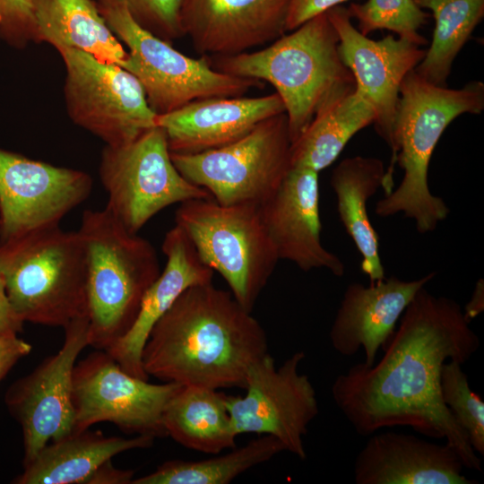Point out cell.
I'll use <instances>...</instances> for the list:
<instances>
[{"label":"cell","mask_w":484,"mask_h":484,"mask_svg":"<svg viewBox=\"0 0 484 484\" xmlns=\"http://www.w3.org/2000/svg\"><path fill=\"white\" fill-rule=\"evenodd\" d=\"M480 345L461 306L423 287L402 315L380 360L372 366L357 363L338 375L333 400L360 436L411 427L422 436L445 439L465 468L480 471V456L440 393L443 365L464 364Z\"/></svg>","instance_id":"6da1fadb"},{"label":"cell","mask_w":484,"mask_h":484,"mask_svg":"<svg viewBox=\"0 0 484 484\" xmlns=\"http://www.w3.org/2000/svg\"><path fill=\"white\" fill-rule=\"evenodd\" d=\"M268 354L265 331L230 291L212 282L186 289L153 325L142 362L148 376L181 385L245 388Z\"/></svg>","instance_id":"7a4b0ae2"},{"label":"cell","mask_w":484,"mask_h":484,"mask_svg":"<svg viewBox=\"0 0 484 484\" xmlns=\"http://www.w3.org/2000/svg\"><path fill=\"white\" fill-rule=\"evenodd\" d=\"M484 109V83L471 81L461 89L428 82L414 70L403 78L393 126V157L385 184L393 185L394 163L403 169L400 185L376 203L379 217L402 213L425 234L435 230L450 210L428 186V167L433 151L446 127L462 114Z\"/></svg>","instance_id":"3957f363"},{"label":"cell","mask_w":484,"mask_h":484,"mask_svg":"<svg viewBox=\"0 0 484 484\" xmlns=\"http://www.w3.org/2000/svg\"><path fill=\"white\" fill-rule=\"evenodd\" d=\"M338 46L325 12L260 50L219 56L214 68L272 84L283 102L293 143L320 108L356 89Z\"/></svg>","instance_id":"277c9868"},{"label":"cell","mask_w":484,"mask_h":484,"mask_svg":"<svg viewBox=\"0 0 484 484\" xmlns=\"http://www.w3.org/2000/svg\"><path fill=\"white\" fill-rule=\"evenodd\" d=\"M78 232L87 259L88 343L106 350L134 324L161 272L158 254L106 208L84 211Z\"/></svg>","instance_id":"5b68a950"},{"label":"cell","mask_w":484,"mask_h":484,"mask_svg":"<svg viewBox=\"0 0 484 484\" xmlns=\"http://www.w3.org/2000/svg\"><path fill=\"white\" fill-rule=\"evenodd\" d=\"M0 276L23 323L64 328L87 316V259L78 230L58 225L0 242Z\"/></svg>","instance_id":"8992f818"},{"label":"cell","mask_w":484,"mask_h":484,"mask_svg":"<svg viewBox=\"0 0 484 484\" xmlns=\"http://www.w3.org/2000/svg\"><path fill=\"white\" fill-rule=\"evenodd\" d=\"M175 222L202 262L222 276L235 299L251 312L280 260L259 206L191 199L180 203Z\"/></svg>","instance_id":"52a82bcc"},{"label":"cell","mask_w":484,"mask_h":484,"mask_svg":"<svg viewBox=\"0 0 484 484\" xmlns=\"http://www.w3.org/2000/svg\"><path fill=\"white\" fill-rule=\"evenodd\" d=\"M97 6L113 33L128 48L121 67L139 81L157 115L170 113L197 99L244 96L261 85L258 80L216 70L205 56L193 58L179 52L171 43L142 28L122 5Z\"/></svg>","instance_id":"ba28073f"},{"label":"cell","mask_w":484,"mask_h":484,"mask_svg":"<svg viewBox=\"0 0 484 484\" xmlns=\"http://www.w3.org/2000/svg\"><path fill=\"white\" fill-rule=\"evenodd\" d=\"M179 173L221 205H260L291 169V141L284 113L258 124L225 146L198 153L170 152Z\"/></svg>","instance_id":"9c48e42d"},{"label":"cell","mask_w":484,"mask_h":484,"mask_svg":"<svg viewBox=\"0 0 484 484\" xmlns=\"http://www.w3.org/2000/svg\"><path fill=\"white\" fill-rule=\"evenodd\" d=\"M99 178L108 194L106 209L131 233L158 212L191 199H212L175 167L164 130L156 125L134 141L105 145Z\"/></svg>","instance_id":"30bf717a"},{"label":"cell","mask_w":484,"mask_h":484,"mask_svg":"<svg viewBox=\"0 0 484 484\" xmlns=\"http://www.w3.org/2000/svg\"><path fill=\"white\" fill-rule=\"evenodd\" d=\"M65 67V99L72 121L108 146H119L157 125L139 81L113 63L74 48L58 50Z\"/></svg>","instance_id":"8fae6325"},{"label":"cell","mask_w":484,"mask_h":484,"mask_svg":"<svg viewBox=\"0 0 484 484\" xmlns=\"http://www.w3.org/2000/svg\"><path fill=\"white\" fill-rule=\"evenodd\" d=\"M181 386L134 376L106 350H98L76 363L73 371V431L110 422L128 434L165 437L164 411Z\"/></svg>","instance_id":"7c38bea8"},{"label":"cell","mask_w":484,"mask_h":484,"mask_svg":"<svg viewBox=\"0 0 484 484\" xmlns=\"http://www.w3.org/2000/svg\"><path fill=\"white\" fill-rule=\"evenodd\" d=\"M306 355L294 352L279 367L268 353L249 370L243 396L227 397V408L237 436L270 435L286 451L307 457L303 437L319 412L316 392L298 367Z\"/></svg>","instance_id":"4fadbf2b"},{"label":"cell","mask_w":484,"mask_h":484,"mask_svg":"<svg viewBox=\"0 0 484 484\" xmlns=\"http://www.w3.org/2000/svg\"><path fill=\"white\" fill-rule=\"evenodd\" d=\"M88 316L71 321L59 350L46 358L30 374L16 380L5 393V404L22 430L23 465L49 442L74 430L73 371L88 343Z\"/></svg>","instance_id":"5bb4252c"},{"label":"cell","mask_w":484,"mask_h":484,"mask_svg":"<svg viewBox=\"0 0 484 484\" xmlns=\"http://www.w3.org/2000/svg\"><path fill=\"white\" fill-rule=\"evenodd\" d=\"M91 189L84 171L0 149V242L58 226Z\"/></svg>","instance_id":"9a60e30c"},{"label":"cell","mask_w":484,"mask_h":484,"mask_svg":"<svg viewBox=\"0 0 484 484\" xmlns=\"http://www.w3.org/2000/svg\"><path fill=\"white\" fill-rule=\"evenodd\" d=\"M326 13L337 32L339 54L353 75L356 90L375 110V129L392 149L401 83L423 60L427 50L393 35L379 40L367 38L354 27L348 8L341 5Z\"/></svg>","instance_id":"2e32d148"},{"label":"cell","mask_w":484,"mask_h":484,"mask_svg":"<svg viewBox=\"0 0 484 484\" xmlns=\"http://www.w3.org/2000/svg\"><path fill=\"white\" fill-rule=\"evenodd\" d=\"M259 211L280 260L290 261L304 272L326 269L337 277L343 276L345 264L321 241L318 172L291 167Z\"/></svg>","instance_id":"e0dca14e"},{"label":"cell","mask_w":484,"mask_h":484,"mask_svg":"<svg viewBox=\"0 0 484 484\" xmlns=\"http://www.w3.org/2000/svg\"><path fill=\"white\" fill-rule=\"evenodd\" d=\"M291 0H184L185 35L196 51L230 56L272 42L287 32Z\"/></svg>","instance_id":"ac0fdd59"},{"label":"cell","mask_w":484,"mask_h":484,"mask_svg":"<svg viewBox=\"0 0 484 484\" xmlns=\"http://www.w3.org/2000/svg\"><path fill=\"white\" fill-rule=\"evenodd\" d=\"M436 274L431 272L412 281L385 277L367 286L359 282L349 284L329 333L334 350L350 357L362 349L363 362L372 366L378 350L390 340L407 306Z\"/></svg>","instance_id":"d6986e66"},{"label":"cell","mask_w":484,"mask_h":484,"mask_svg":"<svg viewBox=\"0 0 484 484\" xmlns=\"http://www.w3.org/2000/svg\"><path fill=\"white\" fill-rule=\"evenodd\" d=\"M284 112L276 92L252 98H209L158 115L156 124L164 130L170 152L193 154L234 143L264 120Z\"/></svg>","instance_id":"ffe728a7"},{"label":"cell","mask_w":484,"mask_h":484,"mask_svg":"<svg viewBox=\"0 0 484 484\" xmlns=\"http://www.w3.org/2000/svg\"><path fill=\"white\" fill-rule=\"evenodd\" d=\"M354 462L356 484H474L455 449L414 435L375 432Z\"/></svg>","instance_id":"44dd1931"},{"label":"cell","mask_w":484,"mask_h":484,"mask_svg":"<svg viewBox=\"0 0 484 484\" xmlns=\"http://www.w3.org/2000/svg\"><path fill=\"white\" fill-rule=\"evenodd\" d=\"M166 265L144 295L139 314L129 331L106 351L125 372L148 380L142 354L156 322L189 287L212 282L214 272L200 259L186 232L177 225L162 242Z\"/></svg>","instance_id":"7402d4cb"},{"label":"cell","mask_w":484,"mask_h":484,"mask_svg":"<svg viewBox=\"0 0 484 484\" xmlns=\"http://www.w3.org/2000/svg\"><path fill=\"white\" fill-rule=\"evenodd\" d=\"M154 438H132L99 431H73L46 445L13 480L16 484H85L89 477L115 455L152 445Z\"/></svg>","instance_id":"603a6c76"},{"label":"cell","mask_w":484,"mask_h":484,"mask_svg":"<svg viewBox=\"0 0 484 484\" xmlns=\"http://www.w3.org/2000/svg\"><path fill=\"white\" fill-rule=\"evenodd\" d=\"M385 172L382 160L354 156L342 160L330 179L340 220L362 257L361 270L370 283L385 278L378 235L367 213V202L383 187Z\"/></svg>","instance_id":"cb8c5ba5"},{"label":"cell","mask_w":484,"mask_h":484,"mask_svg":"<svg viewBox=\"0 0 484 484\" xmlns=\"http://www.w3.org/2000/svg\"><path fill=\"white\" fill-rule=\"evenodd\" d=\"M35 41L74 48L121 66L127 52L93 0H31Z\"/></svg>","instance_id":"d4e9b609"},{"label":"cell","mask_w":484,"mask_h":484,"mask_svg":"<svg viewBox=\"0 0 484 484\" xmlns=\"http://www.w3.org/2000/svg\"><path fill=\"white\" fill-rule=\"evenodd\" d=\"M227 397L215 389L182 385L164 411L167 436L202 453L233 449L238 436L227 408Z\"/></svg>","instance_id":"484cf974"},{"label":"cell","mask_w":484,"mask_h":484,"mask_svg":"<svg viewBox=\"0 0 484 484\" xmlns=\"http://www.w3.org/2000/svg\"><path fill=\"white\" fill-rule=\"evenodd\" d=\"M371 104L356 89L320 108L291 143V167L311 169L319 173L333 164L349 141L374 123Z\"/></svg>","instance_id":"4316f807"},{"label":"cell","mask_w":484,"mask_h":484,"mask_svg":"<svg viewBox=\"0 0 484 484\" xmlns=\"http://www.w3.org/2000/svg\"><path fill=\"white\" fill-rule=\"evenodd\" d=\"M435 19L429 48L414 71L423 79L445 87L453 63L484 17V0H413Z\"/></svg>","instance_id":"83f0119b"},{"label":"cell","mask_w":484,"mask_h":484,"mask_svg":"<svg viewBox=\"0 0 484 484\" xmlns=\"http://www.w3.org/2000/svg\"><path fill=\"white\" fill-rule=\"evenodd\" d=\"M286 451L276 437L263 435L239 448L200 461L171 460L131 484H229L247 470Z\"/></svg>","instance_id":"f1b7e54d"},{"label":"cell","mask_w":484,"mask_h":484,"mask_svg":"<svg viewBox=\"0 0 484 484\" xmlns=\"http://www.w3.org/2000/svg\"><path fill=\"white\" fill-rule=\"evenodd\" d=\"M348 11L358 22V30L363 35L388 30L416 45L428 43L419 30L427 23L429 15L413 0H367L363 4H351Z\"/></svg>","instance_id":"f546056e"},{"label":"cell","mask_w":484,"mask_h":484,"mask_svg":"<svg viewBox=\"0 0 484 484\" xmlns=\"http://www.w3.org/2000/svg\"><path fill=\"white\" fill-rule=\"evenodd\" d=\"M441 398L457 423L465 431L470 444L480 456L484 454V402L474 393L462 364L446 361L440 375Z\"/></svg>","instance_id":"4dcf8cb0"},{"label":"cell","mask_w":484,"mask_h":484,"mask_svg":"<svg viewBox=\"0 0 484 484\" xmlns=\"http://www.w3.org/2000/svg\"><path fill=\"white\" fill-rule=\"evenodd\" d=\"M97 5L125 7L142 28L172 43L185 35L181 11L184 0H93Z\"/></svg>","instance_id":"1f68e13d"},{"label":"cell","mask_w":484,"mask_h":484,"mask_svg":"<svg viewBox=\"0 0 484 484\" xmlns=\"http://www.w3.org/2000/svg\"><path fill=\"white\" fill-rule=\"evenodd\" d=\"M0 35L17 47L35 40L31 0H0Z\"/></svg>","instance_id":"d6a6232c"},{"label":"cell","mask_w":484,"mask_h":484,"mask_svg":"<svg viewBox=\"0 0 484 484\" xmlns=\"http://www.w3.org/2000/svg\"><path fill=\"white\" fill-rule=\"evenodd\" d=\"M347 1L349 0H291L286 22L287 32Z\"/></svg>","instance_id":"836d02e7"},{"label":"cell","mask_w":484,"mask_h":484,"mask_svg":"<svg viewBox=\"0 0 484 484\" xmlns=\"http://www.w3.org/2000/svg\"><path fill=\"white\" fill-rule=\"evenodd\" d=\"M17 334L14 332L0 333V381L32 350V346Z\"/></svg>","instance_id":"e575fe53"},{"label":"cell","mask_w":484,"mask_h":484,"mask_svg":"<svg viewBox=\"0 0 484 484\" xmlns=\"http://www.w3.org/2000/svg\"><path fill=\"white\" fill-rule=\"evenodd\" d=\"M134 474V471L116 468L109 460L101 464L85 484H131Z\"/></svg>","instance_id":"d590c367"},{"label":"cell","mask_w":484,"mask_h":484,"mask_svg":"<svg viewBox=\"0 0 484 484\" xmlns=\"http://www.w3.org/2000/svg\"><path fill=\"white\" fill-rule=\"evenodd\" d=\"M22 324L23 322L18 318L9 303L4 284L0 276V333H20Z\"/></svg>","instance_id":"8d00e7d4"},{"label":"cell","mask_w":484,"mask_h":484,"mask_svg":"<svg viewBox=\"0 0 484 484\" xmlns=\"http://www.w3.org/2000/svg\"><path fill=\"white\" fill-rule=\"evenodd\" d=\"M484 310V281L480 279L475 285L472 295L469 302L462 308L465 319L471 322Z\"/></svg>","instance_id":"74e56055"}]
</instances>
